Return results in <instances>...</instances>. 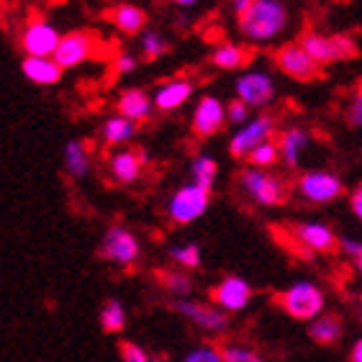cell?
Here are the masks:
<instances>
[{
    "label": "cell",
    "instance_id": "6da1fadb",
    "mask_svg": "<svg viewBox=\"0 0 362 362\" xmlns=\"http://www.w3.org/2000/svg\"><path fill=\"white\" fill-rule=\"evenodd\" d=\"M291 13L280 0H252L250 8L237 16L239 34L250 44H270L288 28Z\"/></svg>",
    "mask_w": 362,
    "mask_h": 362
},
{
    "label": "cell",
    "instance_id": "7a4b0ae2",
    "mask_svg": "<svg viewBox=\"0 0 362 362\" xmlns=\"http://www.w3.org/2000/svg\"><path fill=\"white\" fill-rule=\"evenodd\" d=\"M239 188L244 190V195L250 198L252 203H257L262 209H278V206H286L288 198H291V182L278 173H270V170L262 168H244L237 177Z\"/></svg>",
    "mask_w": 362,
    "mask_h": 362
},
{
    "label": "cell",
    "instance_id": "3957f363",
    "mask_svg": "<svg viewBox=\"0 0 362 362\" xmlns=\"http://www.w3.org/2000/svg\"><path fill=\"white\" fill-rule=\"evenodd\" d=\"M272 303L296 321H314L327 308V296L311 280H298L272 296Z\"/></svg>",
    "mask_w": 362,
    "mask_h": 362
},
{
    "label": "cell",
    "instance_id": "277c9868",
    "mask_svg": "<svg viewBox=\"0 0 362 362\" xmlns=\"http://www.w3.org/2000/svg\"><path fill=\"white\" fill-rule=\"evenodd\" d=\"M298 44L314 57L321 67L337 62H352L360 54V47L347 34H321V31H303L298 36Z\"/></svg>",
    "mask_w": 362,
    "mask_h": 362
},
{
    "label": "cell",
    "instance_id": "5b68a950",
    "mask_svg": "<svg viewBox=\"0 0 362 362\" xmlns=\"http://www.w3.org/2000/svg\"><path fill=\"white\" fill-rule=\"evenodd\" d=\"M272 62L283 75L298 83H316L327 75V67H321L298 42H286L272 49Z\"/></svg>",
    "mask_w": 362,
    "mask_h": 362
},
{
    "label": "cell",
    "instance_id": "8992f818",
    "mask_svg": "<svg viewBox=\"0 0 362 362\" xmlns=\"http://www.w3.org/2000/svg\"><path fill=\"white\" fill-rule=\"evenodd\" d=\"M275 134H278V119H275V116L262 113V116L250 119L244 126H239V132L229 139L231 160L247 162V157H250L259 144L275 139Z\"/></svg>",
    "mask_w": 362,
    "mask_h": 362
},
{
    "label": "cell",
    "instance_id": "52a82bcc",
    "mask_svg": "<svg viewBox=\"0 0 362 362\" xmlns=\"http://www.w3.org/2000/svg\"><path fill=\"white\" fill-rule=\"evenodd\" d=\"M211 206V190L201 188V185H182L173 193L168 201V216L177 226H188L195 218H201Z\"/></svg>",
    "mask_w": 362,
    "mask_h": 362
},
{
    "label": "cell",
    "instance_id": "ba28073f",
    "mask_svg": "<svg viewBox=\"0 0 362 362\" xmlns=\"http://www.w3.org/2000/svg\"><path fill=\"white\" fill-rule=\"evenodd\" d=\"M296 193L300 198H306L308 203L327 206V203L337 201V198L344 195V180H341L339 175L329 173V170H308V173L298 175Z\"/></svg>",
    "mask_w": 362,
    "mask_h": 362
},
{
    "label": "cell",
    "instance_id": "9c48e42d",
    "mask_svg": "<svg viewBox=\"0 0 362 362\" xmlns=\"http://www.w3.org/2000/svg\"><path fill=\"white\" fill-rule=\"evenodd\" d=\"M288 234L300 250L311 255H332L339 250V237L321 221H293L288 223Z\"/></svg>",
    "mask_w": 362,
    "mask_h": 362
},
{
    "label": "cell",
    "instance_id": "30bf717a",
    "mask_svg": "<svg viewBox=\"0 0 362 362\" xmlns=\"http://www.w3.org/2000/svg\"><path fill=\"white\" fill-rule=\"evenodd\" d=\"M173 311L182 316V319H188L190 324H195L198 329L203 332H226L229 327V314L218 308L216 303H201V300H188V298H177L173 300Z\"/></svg>",
    "mask_w": 362,
    "mask_h": 362
},
{
    "label": "cell",
    "instance_id": "8fae6325",
    "mask_svg": "<svg viewBox=\"0 0 362 362\" xmlns=\"http://www.w3.org/2000/svg\"><path fill=\"white\" fill-rule=\"evenodd\" d=\"M226 124H229V119H226V105L216 95H203L193 111L190 132L198 139H211V136L221 134Z\"/></svg>",
    "mask_w": 362,
    "mask_h": 362
},
{
    "label": "cell",
    "instance_id": "7c38bea8",
    "mask_svg": "<svg viewBox=\"0 0 362 362\" xmlns=\"http://www.w3.org/2000/svg\"><path fill=\"white\" fill-rule=\"evenodd\" d=\"M211 303H216L218 308H223L226 314H239L250 306L252 300V286L239 275H226L223 280H218L216 286L211 288Z\"/></svg>",
    "mask_w": 362,
    "mask_h": 362
},
{
    "label": "cell",
    "instance_id": "4fadbf2b",
    "mask_svg": "<svg viewBox=\"0 0 362 362\" xmlns=\"http://www.w3.org/2000/svg\"><path fill=\"white\" fill-rule=\"evenodd\" d=\"M139 239L124 226H111L105 231L103 244H100V257L111 259L116 265H132L139 259Z\"/></svg>",
    "mask_w": 362,
    "mask_h": 362
},
{
    "label": "cell",
    "instance_id": "5bb4252c",
    "mask_svg": "<svg viewBox=\"0 0 362 362\" xmlns=\"http://www.w3.org/2000/svg\"><path fill=\"white\" fill-rule=\"evenodd\" d=\"M95 52V36L90 31H70L62 36V42L54 52V62L62 70H72L80 67L83 62H88Z\"/></svg>",
    "mask_w": 362,
    "mask_h": 362
},
{
    "label": "cell",
    "instance_id": "9a60e30c",
    "mask_svg": "<svg viewBox=\"0 0 362 362\" xmlns=\"http://www.w3.org/2000/svg\"><path fill=\"white\" fill-rule=\"evenodd\" d=\"M234 90H237L239 100H244L250 108H265L267 103H272V98H275V83H272V77L267 72L252 70L237 77Z\"/></svg>",
    "mask_w": 362,
    "mask_h": 362
},
{
    "label": "cell",
    "instance_id": "2e32d148",
    "mask_svg": "<svg viewBox=\"0 0 362 362\" xmlns=\"http://www.w3.org/2000/svg\"><path fill=\"white\" fill-rule=\"evenodd\" d=\"M59 42H62L59 31L47 21H31L21 34V47L26 57H54Z\"/></svg>",
    "mask_w": 362,
    "mask_h": 362
},
{
    "label": "cell",
    "instance_id": "e0dca14e",
    "mask_svg": "<svg viewBox=\"0 0 362 362\" xmlns=\"http://www.w3.org/2000/svg\"><path fill=\"white\" fill-rule=\"evenodd\" d=\"M314 144V136L306 132V129H300V126H291L286 132L278 134V149H280V162L286 165V168L296 170L303 160V154L311 149Z\"/></svg>",
    "mask_w": 362,
    "mask_h": 362
},
{
    "label": "cell",
    "instance_id": "ac0fdd59",
    "mask_svg": "<svg viewBox=\"0 0 362 362\" xmlns=\"http://www.w3.org/2000/svg\"><path fill=\"white\" fill-rule=\"evenodd\" d=\"M190 95H193V83H190V80H170V83L157 88L152 100H154V108H157V111L173 113L188 103Z\"/></svg>",
    "mask_w": 362,
    "mask_h": 362
},
{
    "label": "cell",
    "instance_id": "d6986e66",
    "mask_svg": "<svg viewBox=\"0 0 362 362\" xmlns=\"http://www.w3.org/2000/svg\"><path fill=\"white\" fill-rule=\"evenodd\" d=\"M144 165H146L144 149H121L119 154H113L111 173H113V177H116V182H121V185H132V182L139 180Z\"/></svg>",
    "mask_w": 362,
    "mask_h": 362
},
{
    "label": "cell",
    "instance_id": "ffe728a7",
    "mask_svg": "<svg viewBox=\"0 0 362 362\" xmlns=\"http://www.w3.org/2000/svg\"><path fill=\"white\" fill-rule=\"evenodd\" d=\"M116 108H119L121 116L132 119L134 124H139V121H146L152 116L154 100H152V95H146L141 88H129V90H124L119 95Z\"/></svg>",
    "mask_w": 362,
    "mask_h": 362
},
{
    "label": "cell",
    "instance_id": "44dd1931",
    "mask_svg": "<svg viewBox=\"0 0 362 362\" xmlns=\"http://www.w3.org/2000/svg\"><path fill=\"white\" fill-rule=\"evenodd\" d=\"M344 334V319L339 314H321L308 321V337L319 347H334Z\"/></svg>",
    "mask_w": 362,
    "mask_h": 362
},
{
    "label": "cell",
    "instance_id": "7402d4cb",
    "mask_svg": "<svg viewBox=\"0 0 362 362\" xmlns=\"http://www.w3.org/2000/svg\"><path fill=\"white\" fill-rule=\"evenodd\" d=\"M21 72L28 83L34 85H54L62 77V67L54 62V57H26L21 62Z\"/></svg>",
    "mask_w": 362,
    "mask_h": 362
},
{
    "label": "cell",
    "instance_id": "603a6c76",
    "mask_svg": "<svg viewBox=\"0 0 362 362\" xmlns=\"http://www.w3.org/2000/svg\"><path fill=\"white\" fill-rule=\"evenodd\" d=\"M252 59H255V52L250 47H244V44L234 42H223L211 52V64L218 67V70H242Z\"/></svg>",
    "mask_w": 362,
    "mask_h": 362
},
{
    "label": "cell",
    "instance_id": "cb8c5ba5",
    "mask_svg": "<svg viewBox=\"0 0 362 362\" xmlns=\"http://www.w3.org/2000/svg\"><path fill=\"white\" fill-rule=\"evenodd\" d=\"M108 18H111V23L116 28H119L121 34H139V31H144L146 26V13L141 11L139 6H132V3H121V6H116L108 13Z\"/></svg>",
    "mask_w": 362,
    "mask_h": 362
},
{
    "label": "cell",
    "instance_id": "d4e9b609",
    "mask_svg": "<svg viewBox=\"0 0 362 362\" xmlns=\"http://www.w3.org/2000/svg\"><path fill=\"white\" fill-rule=\"evenodd\" d=\"M134 134H136V124L121 116V113L108 116L100 126V136H103L105 144H124V141L134 139Z\"/></svg>",
    "mask_w": 362,
    "mask_h": 362
},
{
    "label": "cell",
    "instance_id": "484cf974",
    "mask_svg": "<svg viewBox=\"0 0 362 362\" xmlns=\"http://www.w3.org/2000/svg\"><path fill=\"white\" fill-rule=\"evenodd\" d=\"M64 168L77 180L88 177V173H90V152H88V144H83V141H67V146H64Z\"/></svg>",
    "mask_w": 362,
    "mask_h": 362
},
{
    "label": "cell",
    "instance_id": "4316f807",
    "mask_svg": "<svg viewBox=\"0 0 362 362\" xmlns=\"http://www.w3.org/2000/svg\"><path fill=\"white\" fill-rule=\"evenodd\" d=\"M190 175H193L195 185L214 190V182H216V175H218V162L211 154H198L190 162Z\"/></svg>",
    "mask_w": 362,
    "mask_h": 362
},
{
    "label": "cell",
    "instance_id": "83f0119b",
    "mask_svg": "<svg viewBox=\"0 0 362 362\" xmlns=\"http://www.w3.org/2000/svg\"><path fill=\"white\" fill-rule=\"evenodd\" d=\"M126 327V308L121 300H105L100 308V329L105 334H119Z\"/></svg>",
    "mask_w": 362,
    "mask_h": 362
},
{
    "label": "cell",
    "instance_id": "f1b7e54d",
    "mask_svg": "<svg viewBox=\"0 0 362 362\" xmlns=\"http://www.w3.org/2000/svg\"><path fill=\"white\" fill-rule=\"evenodd\" d=\"M157 280H160V286L165 288V291L177 296V298H185V296H190V291H193V280L182 270H162V272H157Z\"/></svg>",
    "mask_w": 362,
    "mask_h": 362
},
{
    "label": "cell",
    "instance_id": "f546056e",
    "mask_svg": "<svg viewBox=\"0 0 362 362\" xmlns=\"http://www.w3.org/2000/svg\"><path fill=\"white\" fill-rule=\"evenodd\" d=\"M247 162H250V168H262V170H270L272 165H278V162H280L278 139L259 144L257 149H255V152L247 157Z\"/></svg>",
    "mask_w": 362,
    "mask_h": 362
},
{
    "label": "cell",
    "instance_id": "4dcf8cb0",
    "mask_svg": "<svg viewBox=\"0 0 362 362\" xmlns=\"http://www.w3.org/2000/svg\"><path fill=\"white\" fill-rule=\"evenodd\" d=\"M168 52H170V44L160 31H144L141 34V54H144L146 62H154V59H160Z\"/></svg>",
    "mask_w": 362,
    "mask_h": 362
},
{
    "label": "cell",
    "instance_id": "1f68e13d",
    "mask_svg": "<svg viewBox=\"0 0 362 362\" xmlns=\"http://www.w3.org/2000/svg\"><path fill=\"white\" fill-rule=\"evenodd\" d=\"M170 257H173L175 265L185 267V270H195V267H201V247L198 244H177L170 250Z\"/></svg>",
    "mask_w": 362,
    "mask_h": 362
},
{
    "label": "cell",
    "instance_id": "d6a6232c",
    "mask_svg": "<svg viewBox=\"0 0 362 362\" xmlns=\"http://www.w3.org/2000/svg\"><path fill=\"white\" fill-rule=\"evenodd\" d=\"M223 360L226 362H265L259 352L244 344H226L223 347Z\"/></svg>",
    "mask_w": 362,
    "mask_h": 362
},
{
    "label": "cell",
    "instance_id": "836d02e7",
    "mask_svg": "<svg viewBox=\"0 0 362 362\" xmlns=\"http://www.w3.org/2000/svg\"><path fill=\"white\" fill-rule=\"evenodd\" d=\"M182 362H226V360H223V349H218L216 344H201L193 352H188Z\"/></svg>",
    "mask_w": 362,
    "mask_h": 362
},
{
    "label": "cell",
    "instance_id": "e575fe53",
    "mask_svg": "<svg viewBox=\"0 0 362 362\" xmlns=\"http://www.w3.org/2000/svg\"><path fill=\"white\" fill-rule=\"evenodd\" d=\"M250 116H252V108L244 103V100H239V98H234V100L226 103V119H229V124L244 126L250 121Z\"/></svg>",
    "mask_w": 362,
    "mask_h": 362
},
{
    "label": "cell",
    "instance_id": "d590c367",
    "mask_svg": "<svg viewBox=\"0 0 362 362\" xmlns=\"http://www.w3.org/2000/svg\"><path fill=\"white\" fill-rule=\"evenodd\" d=\"M121 362H149V355L134 341H121Z\"/></svg>",
    "mask_w": 362,
    "mask_h": 362
},
{
    "label": "cell",
    "instance_id": "8d00e7d4",
    "mask_svg": "<svg viewBox=\"0 0 362 362\" xmlns=\"http://www.w3.org/2000/svg\"><path fill=\"white\" fill-rule=\"evenodd\" d=\"M347 124L352 129H362V90L347 105Z\"/></svg>",
    "mask_w": 362,
    "mask_h": 362
},
{
    "label": "cell",
    "instance_id": "74e56055",
    "mask_svg": "<svg viewBox=\"0 0 362 362\" xmlns=\"http://www.w3.org/2000/svg\"><path fill=\"white\" fill-rule=\"evenodd\" d=\"M339 252L341 255H347L349 259H355L362 255V239L355 237H339Z\"/></svg>",
    "mask_w": 362,
    "mask_h": 362
},
{
    "label": "cell",
    "instance_id": "f35d334b",
    "mask_svg": "<svg viewBox=\"0 0 362 362\" xmlns=\"http://www.w3.org/2000/svg\"><path fill=\"white\" fill-rule=\"evenodd\" d=\"M349 211H352V216L357 218V221H362V182H357L355 188L349 190Z\"/></svg>",
    "mask_w": 362,
    "mask_h": 362
},
{
    "label": "cell",
    "instance_id": "ab89813d",
    "mask_svg": "<svg viewBox=\"0 0 362 362\" xmlns=\"http://www.w3.org/2000/svg\"><path fill=\"white\" fill-rule=\"evenodd\" d=\"M136 70V57L134 54H119L116 57V72L119 75H129Z\"/></svg>",
    "mask_w": 362,
    "mask_h": 362
},
{
    "label": "cell",
    "instance_id": "60d3db41",
    "mask_svg": "<svg viewBox=\"0 0 362 362\" xmlns=\"http://www.w3.org/2000/svg\"><path fill=\"white\" fill-rule=\"evenodd\" d=\"M349 362H362V337H357L355 344H352V352H349Z\"/></svg>",
    "mask_w": 362,
    "mask_h": 362
},
{
    "label": "cell",
    "instance_id": "b9f144b4",
    "mask_svg": "<svg viewBox=\"0 0 362 362\" xmlns=\"http://www.w3.org/2000/svg\"><path fill=\"white\" fill-rule=\"evenodd\" d=\"M250 3H252V0H231V11H234V16L244 13V11L250 8Z\"/></svg>",
    "mask_w": 362,
    "mask_h": 362
},
{
    "label": "cell",
    "instance_id": "7bdbcfd3",
    "mask_svg": "<svg viewBox=\"0 0 362 362\" xmlns=\"http://www.w3.org/2000/svg\"><path fill=\"white\" fill-rule=\"evenodd\" d=\"M170 3H175V6H180V8H190V6H195L198 0H170Z\"/></svg>",
    "mask_w": 362,
    "mask_h": 362
},
{
    "label": "cell",
    "instance_id": "ee69618b",
    "mask_svg": "<svg viewBox=\"0 0 362 362\" xmlns=\"http://www.w3.org/2000/svg\"><path fill=\"white\" fill-rule=\"evenodd\" d=\"M355 267H357V272H360V278H362V255H360V257H355Z\"/></svg>",
    "mask_w": 362,
    "mask_h": 362
}]
</instances>
